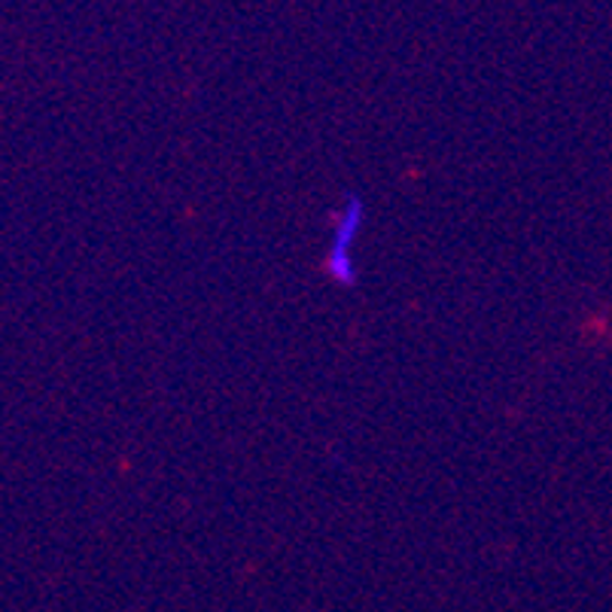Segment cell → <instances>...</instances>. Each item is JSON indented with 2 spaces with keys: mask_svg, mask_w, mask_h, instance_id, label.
<instances>
[{
  "mask_svg": "<svg viewBox=\"0 0 612 612\" xmlns=\"http://www.w3.org/2000/svg\"><path fill=\"white\" fill-rule=\"evenodd\" d=\"M360 226H363V201L353 196L348 198V208H345V217H341L336 248H332L329 260H326V274L336 284H345V287L357 284V269L351 265V241H357Z\"/></svg>",
  "mask_w": 612,
  "mask_h": 612,
  "instance_id": "6da1fadb",
  "label": "cell"
}]
</instances>
